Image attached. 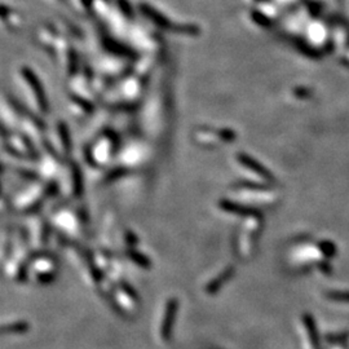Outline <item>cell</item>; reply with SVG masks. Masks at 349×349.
<instances>
[{"label":"cell","instance_id":"1","mask_svg":"<svg viewBox=\"0 0 349 349\" xmlns=\"http://www.w3.org/2000/svg\"><path fill=\"white\" fill-rule=\"evenodd\" d=\"M241 161H242V163L246 164V167L251 168V170H254L255 172H259L260 175H268V173H266V171L264 170L263 167H260V164L257 166L256 162H254L251 158H248V157H242Z\"/></svg>","mask_w":349,"mask_h":349},{"label":"cell","instance_id":"2","mask_svg":"<svg viewBox=\"0 0 349 349\" xmlns=\"http://www.w3.org/2000/svg\"><path fill=\"white\" fill-rule=\"evenodd\" d=\"M173 313H175V303L172 302L170 305H168V317H167V321H164V325H163V327H162V331H163V334H168V332H170L171 319H172Z\"/></svg>","mask_w":349,"mask_h":349}]
</instances>
